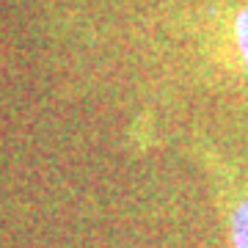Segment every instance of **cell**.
<instances>
[{"label": "cell", "instance_id": "7a4b0ae2", "mask_svg": "<svg viewBox=\"0 0 248 248\" xmlns=\"http://www.w3.org/2000/svg\"><path fill=\"white\" fill-rule=\"evenodd\" d=\"M223 223H226V243L229 248H248V182L229 185L223 199Z\"/></svg>", "mask_w": 248, "mask_h": 248}, {"label": "cell", "instance_id": "6da1fadb", "mask_svg": "<svg viewBox=\"0 0 248 248\" xmlns=\"http://www.w3.org/2000/svg\"><path fill=\"white\" fill-rule=\"evenodd\" d=\"M223 63L248 83V0L223 3Z\"/></svg>", "mask_w": 248, "mask_h": 248}]
</instances>
